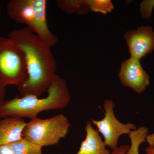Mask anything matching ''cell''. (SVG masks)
I'll return each instance as SVG.
<instances>
[{
  "label": "cell",
  "mask_w": 154,
  "mask_h": 154,
  "mask_svg": "<svg viewBox=\"0 0 154 154\" xmlns=\"http://www.w3.org/2000/svg\"><path fill=\"white\" fill-rule=\"evenodd\" d=\"M25 54L28 78L17 86L20 96L38 97L51 85L57 68V63L50 49L36 34L27 27L15 29L8 36Z\"/></svg>",
  "instance_id": "cell-1"
},
{
  "label": "cell",
  "mask_w": 154,
  "mask_h": 154,
  "mask_svg": "<svg viewBox=\"0 0 154 154\" xmlns=\"http://www.w3.org/2000/svg\"><path fill=\"white\" fill-rule=\"evenodd\" d=\"M48 96L39 98L33 95L5 100L0 105V119L7 117L31 119L47 110L63 109L68 106L71 96L66 82L56 75L48 90Z\"/></svg>",
  "instance_id": "cell-2"
},
{
  "label": "cell",
  "mask_w": 154,
  "mask_h": 154,
  "mask_svg": "<svg viewBox=\"0 0 154 154\" xmlns=\"http://www.w3.org/2000/svg\"><path fill=\"white\" fill-rule=\"evenodd\" d=\"M46 5V0H11L7 4V11L11 19L27 25L51 48L56 44L58 38L48 28Z\"/></svg>",
  "instance_id": "cell-3"
},
{
  "label": "cell",
  "mask_w": 154,
  "mask_h": 154,
  "mask_svg": "<svg viewBox=\"0 0 154 154\" xmlns=\"http://www.w3.org/2000/svg\"><path fill=\"white\" fill-rule=\"evenodd\" d=\"M71 123L63 114L42 119L36 117L30 119L22 133V138L42 147L57 145L67 134Z\"/></svg>",
  "instance_id": "cell-4"
},
{
  "label": "cell",
  "mask_w": 154,
  "mask_h": 154,
  "mask_svg": "<svg viewBox=\"0 0 154 154\" xmlns=\"http://www.w3.org/2000/svg\"><path fill=\"white\" fill-rule=\"evenodd\" d=\"M25 54L12 40L0 37V82L6 87L18 86L28 78Z\"/></svg>",
  "instance_id": "cell-5"
},
{
  "label": "cell",
  "mask_w": 154,
  "mask_h": 154,
  "mask_svg": "<svg viewBox=\"0 0 154 154\" xmlns=\"http://www.w3.org/2000/svg\"><path fill=\"white\" fill-rule=\"evenodd\" d=\"M105 116L100 120L91 119V122L97 127L98 131L103 136L106 146L114 150L118 147L119 138L122 135L129 134L137 129L135 125L124 124L119 121L114 114L115 104L113 100L106 99L103 103Z\"/></svg>",
  "instance_id": "cell-6"
},
{
  "label": "cell",
  "mask_w": 154,
  "mask_h": 154,
  "mask_svg": "<svg viewBox=\"0 0 154 154\" xmlns=\"http://www.w3.org/2000/svg\"><path fill=\"white\" fill-rule=\"evenodd\" d=\"M123 38L128 46L130 57L140 60L154 50V31L150 25L128 30Z\"/></svg>",
  "instance_id": "cell-7"
},
{
  "label": "cell",
  "mask_w": 154,
  "mask_h": 154,
  "mask_svg": "<svg viewBox=\"0 0 154 154\" xmlns=\"http://www.w3.org/2000/svg\"><path fill=\"white\" fill-rule=\"evenodd\" d=\"M119 78L122 86L139 94L149 85V76L142 66L140 60L134 58L130 57L122 63Z\"/></svg>",
  "instance_id": "cell-8"
},
{
  "label": "cell",
  "mask_w": 154,
  "mask_h": 154,
  "mask_svg": "<svg viewBox=\"0 0 154 154\" xmlns=\"http://www.w3.org/2000/svg\"><path fill=\"white\" fill-rule=\"evenodd\" d=\"M24 119L7 117L0 119V146L10 145L22 139L27 125Z\"/></svg>",
  "instance_id": "cell-9"
},
{
  "label": "cell",
  "mask_w": 154,
  "mask_h": 154,
  "mask_svg": "<svg viewBox=\"0 0 154 154\" xmlns=\"http://www.w3.org/2000/svg\"><path fill=\"white\" fill-rule=\"evenodd\" d=\"M85 131V138L82 142L76 154H110V151L106 149V145L99 131L93 128L91 122H86Z\"/></svg>",
  "instance_id": "cell-10"
},
{
  "label": "cell",
  "mask_w": 154,
  "mask_h": 154,
  "mask_svg": "<svg viewBox=\"0 0 154 154\" xmlns=\"http://www.w3.org/2000/svg\"><path fill=\"white\" fill-rule=\"evenodd\" d=\"M56 2L58 7L67 14L84 16L91 11L88 0H58Z\"/></svg>",
  "instance_id": "cell-11"
},
{
  "label": "cell",
  "mask_w": 154,
  "mask_h": 154,
  "mask_svg": "<svg viewBox=\"0 0 154 154\" xmlns=\"http://www.w3.org/2000/svg\"><path fill=\"white\" fill-rule=\"evenodd\" d=\"M9 145L16 154H42V147L25 139Z\"/></svg>",
  "instance_id": "cell-12"
},
{
  "label": "cell",
  "mask_w": 154,
  "mask_h": 154,
  "mask_svg": "<svg viewBox=\"0 0 154 154\" xmlns=\"http://www.w3.org/2000/svg\"><path fill=\"white\" fill-rule=\"evenodd\" d=\"M91 11L106 15L114 10L111 0H88Z\"/></svg>",
  "instance_id": "cell-13"
},
{
  "label": "cell",
  "mask_w": 154,
  "mask_h": 154,
  "mask_svg": "<svg viewBox=\"0 0 154 154\" xmlns=\"http://www.w3.org/2000/svg\"><path fill=\"white\" fill-rule=\"evenodd\" d=\"M139 7L142 17L146 20L150 19L154 8V0H144L141 2Z\"/></svg>",
  "instance_id": "cell-14"
},
{
  "label": "cell",
  "mask_w": 154,
  "mask_h": 154,
  "mask_svg": "<svg viewBox=\"0 0 154 154\" xmlns=\"http://www.w3.org/2000/svg\"><path fill=\"white\" fill-rule=\"evenodd\" d=\"M129 145H122L113 150L110 154H126L129 148Z\"/></svg>",
  "instance_id": "cell-15"
},
{
  "label": "cell",
  "mask_w": 154,
  "mask_h": 154,
  "mask_svg": "<svg viewBox=\"0 0 154 154\" xmlns=\"http://www.w3.org/2000/svg\"><path fill=\"white\" fill-rule=\"evenodd\" d=\"M0 154H16L9 145L0 146Z\"/></svg>",
  "instance_id": "cell-16"
},
{
  "label": "cell",
  "mask_w": 154,
  "mask_h": 154,
  "mask_svg": "<svg viewBox=\"0 0 154 154\" xmlns=\"http://www.w3.org/2000/svg\"><path fill=\"white\" fill-rule=\"evenodd\" d=\"M6 87L0 82V105L5 101L6 96Z\"/></svg>",
  "instance_id": "cell-17"
},
{
  "label": "cell",
  "mask_w": 154,
  "mask_h": 154,
  "mask_svg": "<svg viewBox=\"0 0 154 154\" xmlns=\"http://www.w3.org/2000/svg\"><path fill=\"white\" fill-rule=\"evenodd\" d=\"M146 141L148 144L149 146L154 147V133L147 136Z\"/></svg>",
  "instance_id": "cell-18"
},
{
  "label": "cell",
  "mask_w": 154,
  "mask_h": 154,
  "mask_svg": "<svg viewBox=\"0 0 154 154\" xmlns=\"http://www.w3.org/2000/svg\"><path fill=\"white\" fill-rule=\"evenodd\" d=\"M145 152L146 154H154V147H148L146 148Z\"/></svg>",
  "instance_id": "cell-19"
}]
</instances>
